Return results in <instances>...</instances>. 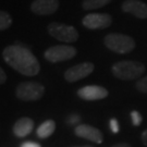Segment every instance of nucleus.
<instances>
[{
    "label": "nucleus",
    "mask_w": 147,
    "mask_h": 147,
    "mask_svg": "<svg viewBox=\"0 0 147 147\" xmlns=\"http://www.w3.org/2000/svg\"><path fill=\"white\" fill-rule=\"evenodd\" d=\"M2 58L9 67L25 76H35L40 71L37 58L25 45L20 42L5 47L2 51Z\"/></svg>",
    "instance_id": "obj_1"
},
{
    "label": "nucleus",
    "mask_w": 147,
    "mask_h": 147,
    "mask_svg": "<svg viewBox=\"0 0 147 147\" xmlns=\"http://www.w3.org/2000/svg\"><path fill=\"white\" fill-rule=\"evenodd\" d=\"M111 72L117 79L132 81L142 76L145 72V65L140 61L124 60L115 63L111 68Z\"/></svg>",
    "instance_id": "obj_2"
},
{
    "label": "nucleus",
    "mask_w": 147,
    "mask_h": 147,
    "mask_svg": "<svg viewBox=\"0 0 147 147\" xmlns=\"http://www.w3.org/2000/svg\"><path fill=\"white\" fill-rule=\"evenodd\" d=\"M104 44L108 49L117 53H131L136 46L135 40L132 37L120 33H110L106 35L104 38Z\"/></svg>",
    "instance_id": "obj_3"
},
{
    "label": "nucleus",
    "mask_w": 147,
    "mask_h": 147,
    "mask_svg": "<svg viewBox=\"0 0 147 147\" xmlns=\"http://www.w3.org/2000/svg\"><path fill=\"white\" fill-rule=\"evenodd\" d=\"M44 94H45L44 85L33 81L22 82L16 86V97L23 101H35L40 99Z\"/></svg>",
    "instance_id": "obj_4"
},
{
    "label": "nucleus",
    "mask_w": 147,
    "mask_h": 147,
    "mask_svg": "<svg viewBox=\"0 0 147 147\" xmlns=\"http://www.w3.org/2000/svg\"><path fill=\"white\" fill-rule=\"evenodd\" d=\"M48 34L62 42H74L79 38V32L72 25H67L58 22H51L47 26Z\"/></svg>",
    "instance_id": "obj_5"
},
{
    "label": "nucleus",
    "mask_w": 147,
    "mask_h": 147,
    "mask_svg": "<svg viewBox=\"0 0 147 147\" xmlns=\"http://www.w3.org/2000/svg\"><path fill=\"white\" fill-rule=\"evenodd\" d=\"M78 53L76 48L70 45H57L48 48L44 53L45 59L49 62H61L74 58Z\"/></svg>",
    "instance_id": "obj_6"
},
{
    "label": "nucleus",
    "mask_w": 147,
    "mask_h": 147,
    "mask_svg": "<svg viewBox=\"0 0 147 147\" xmlns=\"http://www.w3.org/2000/svg\"><path fill=\"white\" fill-rule=\"evenodd\" d=\"M112 23V16L108 13H89L82 20V24L88 30H102L109 27Z\"/></svg>",
    "instance_id": "obj_7"
},
{
    "label": "nucleus",
    "mask_w": 147,
    "mask_h": 147,
    "mask_svg": "<svg viewBox=\"0 0 147 147\" xmlns=\"http://www.w3.org/2000/svg\"><path fill=\"white\" fill-rule=\"evenodd\" d=\"M95 65L92 62H82L79 63L76 65H73L71 68H69L64 72V79L70 83H74L76 81L84 79L86 76H88L89 74L94 71Z\"/></svg>",
    "instance_id": "obj_8"
},
{
    "label": "nucleus",
    "mask_w": 147,
    "mask_h": 147,
    "mask_svg": "<svg viewBox=\"0 0 147 147\" xmlns=\"http://www.w3.org/2000/svg\"><path fill=\"white\" fill-rule=\"evenodd\" d=\"M59 0H34L31 3V11L37 16H51L59 9Z\"/></svg>",
    "instance_id": "obj_9"
},
{
    "label": "nucleus",
    "mask_w": 147,
    "mask_h": 147,
    "mask_svg": "<svg viewBox=\"0 0 147 147\" xmlns=\"http://www.w3.org/2000/svg\"><path fill=\"white\" fill-rule=\"evenodd\" d=\"M108 90L98 85H87L84 87H81L78 90V96L81 99L94 101V100L104 99L108 96Z\"/></svg>",
    "instance_id": "obj_10"
},
{
    "label": "nucleus",
    "mask_w": 147,
    "mask_h": 147,
    "mask_svg": "<svg viewBox=\"0 0 147 147\" xmlns=\"http://www.w3.org/2000/svg\"><path fill=\"white\" fill-rule=\"evenodd\" d=\"M74 133L76 136L81 137V138H85L88 140L90 142L97 143V144H101L104 136L102 133L97 129L88 124H79L75 126L74 129Z\"/></svg>",
    "instance_id": "obj_11"
},
{
    "label": "nucleus",
    "mask_w": 147,
    "mask_h": 147,
    "mask_svg": "<svg viewBox=\"0 0 147 147\" xmlns=\"http://www.w3.org/2000/svg\"><path fill=\"white\" fill-rule=\"evenodd\" d=\"M121 8L123 12L133 14L138 19H147V5L141 0H125Z\"/></svg>",
    "instance_id": "obj_12"
},
{
    "label": "nucleus",
    "mask_w": 147,
    "mask_h": 147,
    "mask_svg": "<svg viewBox=\"0 0 147 147\" xmlns=\"http://www.w3.org/2000/svg\"><path fill=\"white\" fill-rule=\"evenodd\" d=\"M34 129V121L31 118L23 117L20 118L19 120L13 125V133L18 137H25L27 136Z\"/></svg>",
    "instance_id": "obj_13"
},
{
    "label": "nucleus",
    "mask_w": 147,
    "mask_h": 147,
    "mask_svg": "<svg viewBox=\"0 0 147 147\" xmlns=\"http://www.w3.org/2000/svg\"><path fill=\"white\" fill-rule=\"evenodd\" d=\"M56 130V123L53 120H46L44 121L40 125L38 126L36 130V134L39 138H48L49 136L53 135V133Z\"/></svg>",
    "instance_id": "obj_14"
},
{
    "label": "nucleus",
    "mask_w": 147,
    "mask_h": 147,
    "mask_svg": "<svg viewBox=\"0 0 147 147\" xmlns=\"http://www.w3.org/2000/svg\"><path fill=\"white\" fill-rule=\"evenodd\" d=\"M111 0H83L82 2V8L86 11L96 10L107 5Z\"/></svg>",
    "instance_id": "obj_15"
},
{
    "label": "nucleus",
    "mask_w": 147,
    "mask_h": 147,
    "mask_svg": "<svg viewBox=\"0 0 147 147\" xmlns=\"http://www.w3.org/2000/svg\"><path fill=\"white\" fill-rule=\"evenodd\" d=\"M12 25V16L7 11L0 10V31H5Z\"/></svg>",
    "instance_id": "obj_16"
},
{
    "label": "nucleus",
    "mask_w": 147,
    "mask_h": 147,
    "mask_svg": "<svg viewBox=\"0 0 147 147\" xmlns=\"http://www.w3.org/2000/svg\"><path fill=\"white\" fill-rule=\"evenodd\" d=\"M135 87H136V89L138 92L144 93V94H147V76L138 80L136 82Z\"/></svg>",
    "instance_id": "obj_17"
},
{
    "label": "nucleus",
    "mask_w": 147,
    "mask_h": 147,
    "mask_svg": "<svg viewBox=\"0 0 147 147\" xmlns=\"http://www.w3.org/2000/svg\"><path fill=\"white\" fill-rule=\"evenodd\" d=\"M131 120L134 126L141 125V123H142V116H141V113H140L138 111H132Z\"/></svg>",
    "instance_id": "obj_18"
},
{
    "label": "nucleus",
    "mask_w": 147,
    "mask_h": 147,
    "mask_svg": "<svg viewBox=\"0 0 147 147\" xmlns=\"http://www.w3.org/2000/svg\"><path fill=\"white\" fill-rule=\"evenodd\" d=\"M80 120H81V117L79 116V115H71V116L68 118V120H67V122H68L70 125H73V124H76V123H79Z\"/></svg>",
    "instance_id": "obj_19"
},
{
    "label": "nucleus",
    "mask_w": 147,
    "mask_h": 147,
    "mask_svg": "<svg viewBox=\"0 0 147 147\" xmlns=\"http://www.w3.org/2000/svg\"><path fill=\"white\" fill-rule=\"evenodd\" d=\"M109 125H110L111 131L113 132V133H118L119 130H120V126H119V123H118L117 119H111Z\"/></svg>",
    "instance_id": "obj_20"
},
{
    "label": "nucleus",
    "mask_w": 147,
    "mask_h": 147,
    "mask_svg": "<svg viewBox=\"0 0 147 147\" xmlns=\"http://www.w3.org/2000/svg\"><path fill=\"white\" fill-rule=\"evenodd\" d=\"M20 147H42L38 143L36 142H32V141H27V142H24L21 144Z\"/></svg>",
    "instance_id": "obj_21"
},
{
    "label": "nucleus",
    "mask_w": 147,
    "mask_h": 147,
    "mask_svg": "<svg viewBox=\"0 0 147 147\" xmlns=\"http://www.w3.org/2000/svg\"><path fill=\"white\" fill-rule=\"evenodd\" d=\"M5 81H7L5 72L3 71V69L0 67V85H2L3 83H5Z\"/></svg>",
    "instance_id": "obj_22"
},
{
    "label": "nucleus",
    "mask_w": 147,
    "mask_h": 147,
    "mask_svg": "<svg viewBox=\"0 0 147 147\" xmlns=\"http://www.w3.org/2000/svg\"><path fill=\"white\" fill-rule=\"evenodd\" d=\"M142 142L147 147V129L142 133Z\"/></svg>",
    "instance_id": "obj_23"
},
{
    "label": "nucleus",
    "mask_w": 147,
    "mask_h": 147,
    "mask_svg": "<svg viewBox=\"0 0 147 147\" xmlns=\"http://www.w3.org/2000/svg\"><path fill=\"white\" fill-rule=\"evenodd\" d=\"M111 147H131L129 144H126V143H119V144H115V145H112Z\"/></svg>",
    "instance_id": "obj_24"
},
{
    "label": "nucleus",
    "mask_w": 147,
    "mask_h": 147,
    "mask_svg": "<svg viewBox=\"0 0 147 147\" xmlns=\"http://www.w3.org/2000/svg\"><path fill=\"white\" fill-rule=\"evenodd\" d=\"M71 147H93L90 145H84V146H71Z\"/></svg>",
    "instance_id": "obj_25"
}]
</instances>
